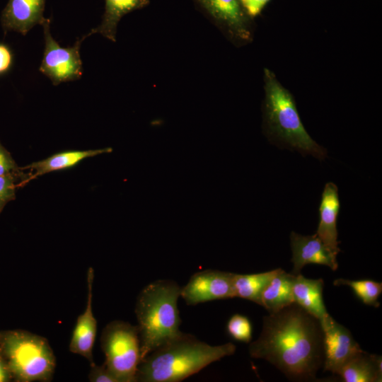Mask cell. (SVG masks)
<instances>
[{"mask_svg":"<svg viewBox=\"0 0 382 382\" xmlns=\"http://www.w3.org/2000/svg\"><path fill=\"white\" fill-rule=\"evenodd\" d=\"M45 0H9L1 14L4 32L13 30L25 35L35 25L49 18L43 16Z\"/></svg>","mask_w":382,"mask_h":382,"instance_id":"13","label":"cell"},{"mask_svg":"<svg viewBox=\"0 0 382 382\" xmlns=\"http://www.w3.org/2000/svg\"><path fill=\"white\" fill-rule=\"evenodd\" d=\"M100 345L105 358L104 364L118 382H136L141 361L137 326L121 320L112 321L102 332Z\"/></svg>","mask_w":382,"mask_h":382,"instance_id":"6","label":"cell"},{"mask_svg":"<svg viewBox=\"0 0 382 382\" xmlns=\"http://www.w3.org/2000/svg\"><path fill=\"white\" fill-rule=\"evenodd\" d=\"M181 286L171 279H158L139 294L135 305L141 360L161 345L178 337L182 320L178 308Z\"/></svg>","mask_w":382,"mask_h":382,"instance_id":"3","label":"cell"},{"mask_svg":"<svg viewBox=\"0 0 382 382\" xmlns=\"http://www.w3.org/2000/svg\"><path fill=\"white\" fill-rule=\"evenodd\" d=\"M269 1L270 0H240L244 11L250 18L258 16Z\"/></svg>","mask_w":382,"mask_h":382,"instance_id":"26","label":"cell"},{"mask_svg":"<svg viewBox=\"0 0 382 382\" xmlns=\"http://www.w3.org/2000/svg\"><path fill=\"white\" fill-rule=\"evenodd\" d=\"M27 178L28 175L20 171L0 175V213L7 202L15 199L17 181L21 180L20 186H24Z\"/></svg>","mask_w":382,"mask_h":382,"instance_id":"22","label":"cell"},{"mask_svg":"<svg viewBox=\"0 0 382 382\" xmlns=\"http://www.w3.org/2000/svg\"><path fill=\"white\" fill-rule=\"evenodd\" d=\"M50 23L49 19L42 25L45 50L40 71L48 77L54 85L79 79L83 74L79 50L81 42L86 36L76 42L72 47H62L52 37Z\"/></svg>","mask_w":382,"mask_h":382,"instance_id":"7","label":"cell"},{"mask_svg":"<svg viewBox=\"0 0 382 382\" xmlns=\"http://www.w3.org/2000/svg\"><path fill=\"white\" fill-rule=\"evenodd\" d=\"M337 374L345 382H381L382 358L361 349L343 365Z\"/></svg>","mask_w":382,"mask_h":382,"instance_id":"16","label":"cell"},{"mask_svg":"<svg viewBox=\"0 0 382 382\" xmlns=\"http://www.w3.org/2000/svg\"><path fill=\"white\" fill-rule=\"evenodd\" d=\"M150 0H105V11L100 24L86 35L99 33L115 42L117 25L126 14L146 7Z\"/></svg>","mask_w":382,"mask_h":382,"instance_id":"19","label":"cell"},{"mask_svg":"<svg viewBox=\"0 0 382 382\" xmlns=\"http://www.w3.org/2000/svg\"><path fill=\"white\" fill-rule=\"evenodd\" d=\"M94 270L89 267L87 272L88 295L85 311L79 316L69 343L72 353L86 358L90 365L94 363L93 349L97 333V320L92 311L93 284Z\"/></svg>","mask_w":382,"mask_h":382,"instance_id":"12","label":"cell"},{"mask_svg":"<svg viewBox=\"0 0 382 382\" xmlns=\"http://www.w3.org/2000/svg\"><path fill=\"white\" fill-rule=\"evenodd\" d=\"M323 279H308L301 273L296 274L293 283L294 303L319 321L329 313L323 301Z\"/></svg>","mask_w":382,"mask_h":382,"instance_id":"15","label":"cell"},{"mask_svg":"<svg viewBox=\"0 0 382 382\" xmlns=\"http://www.w3.org/2000/svg\"><path fill=\"white\" fill-rule=\"evenodd\" d=\"M11 380L12 377L11 373L0 350V382H8Z\"/></svg>","mask_w":382,"mask_h":382,"instance_id":"28","label":"cell"},{"mask_svg":"<svg viewBox=\"0 0 382 382\" xmlns=\"http://www.w3.org/2000/svg\"><path fill=\"white\" fill-rule=\"evenodd\" d=\"M295 274L279 268L277 274L263 290L260 306L269 313L277 312L294 303L293 283Z\"/></svg>","mask_w":382,"mask_h":382,"instance_id":"18","label":"cell"},{"mask_svg":"<svg viewBox=\"0 0 382 382\" xmlns=\"http://www.w3.org/2000/svg\"><path fill=\"white\" fill-rule=\"evenodd\" d=\"M88 379L91 382H118L104 364L98 366L95 362L91 364Z\"/></svg>","mask_w":382,"mask_h":382,"instance_id":"24","label":"cell"},{"mask_svg":"<svg viewBox=\"0 0 382 382\" xmlns=\"http://www.w3.org/2000/svg\"><path fill=\"white\" fill-rule=\"evenodd\" d=\"M228 335L235 340L249 343L252 340V325L245 316L234 314L227 323Z\"/></svg>","mask_w":382,"mask_h":382,"instance_id":"23","label":"cell"},{"mask_svg":"<svg viewBox=\"0 0 382 382\" xmlns=\"http://www.w3.org/2000/svg\"><path fill=\"white\" fill-rule=\"evenodd\" d=\"M0 350L12 380L47 382L52 379L56 359L46 338L22 330L2 331Z\"/></svg>","mask_w":382,"mask_h":382,"instance_id":"5","label":"cell"},{"mask_svg":"<svg viewBox=\"0 0 382 382\" xmlns=\"http://www.w3.org/2000/svg\"><path fill=\"white\" fill-rule=\"evenodd\" d=\"M294 274L300 273L308 264L325 265L335 271L337 269L336 257L316 235L302 236L294 231L290 235Z\"/></svg>","mask_w":382,"mask_h":382,"instance_id":"11","label":"cell"},{"mask_svg":"<svg viewBox=\"0 0 382 382\" xmlns=\"http://www.w3.org/2000/svg\"><path fill=\"white\" fill-rule=\"evenodd\" d=\"M236 349L231 342L211 345L191 334L182 332L141 360L137 381L179 382L210 364L233 354Z\"/></svg>","mask_w":382,"mask_h":382,"instance_id":"2","label":"cell"},{"mask_svg":"<svg viewBox=\"0 0 382 382\" xmlns=\"http://www.w3.org/2000/svg\"><path fill=\"white\" fill-rule=\"evenodd\" d=\"M112 149L105 148L86 151H65L54 154L43 160L33 162L21 169H30L33 173L28 175L26 183L40 175L52 171L67 169L77 165L85 158L101 154L111 152Z\"/></svg>","mask_w":382,"mask_h":382,"instance_id":"17","label":"cell"},{"mask_svg":"<svg viewBox=\"0 0 382 382\" xmlns=\"http://www.w3.org/2000/svg\"><path fill=\"white\" fill-rule=\"evenodd\" d=\"M278 270L279 268L249 274L234 273L233 278L234 297L244 299L260 306L262 293Z\"/></svg>","mask_w":382,"mask_h":382,"instance_id":"20","label":"cell"},{"mask_svg":"<svg viewBox=\"0 0 382 382\" xmlns=\"http://www.w3.org/2000/svg\"><path fill=\"white\" fill-rule=\"evenodd\" d=\"M335 286L346 285L349 286L356 296L365 305L379 307L378 298L382 292V284L370 279L350 280L337 279Z\"/></svg>","mask_w":382,"mask_h":382,"instance_id":"21","label":"cell"},{"mask_svg":"<svg viewBox=\"0 0 382 382\" xmlns=\"http://www.w3.org/2000/svg\"><path fill=\"white\" fill-rule=\"evenodd\" d=\"M320 321L296 303L263 318L259 337L249 354L263 359L294 381L316 379L323 364Z\"/></svg>","mask_w":382,"mask_h":382,"instance_id":"1","label":"cell"},{"mask_svg":"<svg viewBox=\"0 0 382 382\" xmlns=\"http://www.w3.org/2000/svg\"><path fill=\"white\" fill-rule=\"evenodd\" d=\"M233 274L216 270L196 272L181 287L180 296L189 306L234 298Z\"/></svg>","mask_w":382,"mask_h":382,"instance_id":"9","label":"cell"},{"mask_svg":"<svg viewBox=\"0 0 382 382\" xmlns=\"http://www.w3.org/2000/svg\"><path fill=\"white\" fill-rule=\"evenodd\" d=\"M265 118L270 134L302 154L323 160L327 151L308 134L291 94L269 69H265Z\"/></svg>","mask_w":382,"mask_h":382,"instance_id":"4","label":"cell"},{"mask_svg":"<svg viewBox=\"0 0 382 382\" xmlns=\"http://www.w3.org/2000/svg\"><path fill=\"white\" fill-rule=\"evenodd\" d=\"M320 323L323 334V370L337 374L343 365L361 349L350 331L330 314Z\"/></svg>","mask_w":382,"mask_h":382,"instance_id":"10","label":"cell"},{"mask_svg":"<svg viewBox=\"0 0 382 382\" xmlns=\"http://www.w3.org/2000/svg\"><path fill=\"white\" fill-rule=\"evenodd\" d=\"M13 54L8 47L0 43V75L7 72L13 64Z\"/></svg>","mask_w":382,"mask_h":382,"instance_id":"27","label":"cell"},{"mask_svg":"<svg viewBox=\"0 0 382 382\" xmlns=\"http://www.w3.org/2000/svg\"><path fill=\"white\" fill-rule=\"evenodd\" d=\"M199 11L227 37L236 44L252 38L250 17L240 0H193Z\"/></svg>","mask_w":382,"mask_h":382,"instance_id":"8","label":"cell"},{"mask_svg":"<svg viewBox=\"0 0 382 382\" xmlns=\"http://www.w3.org/2000/svg\"><path fill=\"white\" fill-rule=\"evenodd\" d=\"M20 170L10 153L0 143V175L19 172Z\"/></svg>","mask_w":382,"mask_h":382,"instance_id":"25","label":"cell"},{"mask_svg":"<svg viewBox=\"0 0 382 382\" xmlns=\"http://www.w3.org/2000/svg\"><path fill=\"white\" fill-rule=\"evenodd\" d=\"M340 207L337 187L333 183H326L319 207L320 221L315 234L335 256L340 252L337 229Z\"/></svg>","mask_w":382,"mask_h":382,"instance_id":"14","label":"cell"}]
</instances>
